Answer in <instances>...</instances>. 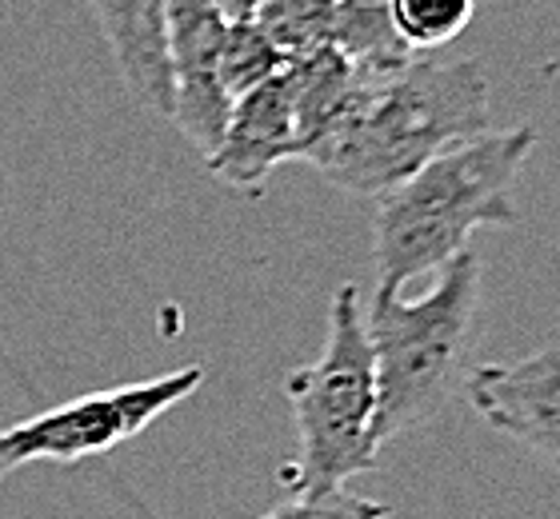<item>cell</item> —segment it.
Instances as JSON below:
<instances>
[{"instance_id": "1", "label": "cell", "mask_w": 560, "mask_h": 519, "mask_svg": "<svg viewBox=\"0 0 560 519\" xmlns=\"http://www.w3.org/2000/svg\"><path fill=\"white\" fill-rule=\"evenodd\" d=\"M489 132V72L477 57L417 52L397 69L357 72L352 93L304 161L352 197H381L405 176Z\"/></svg>"}, {"instance_id": "2", "label": "cell", "mask_w": 560, "mask_h": 519, "mask_svg": "<svg viewBox=\"0 0 560 519\" xmlns=\"http://www.w3.org/2000/svg\"><path fill=\"white\" fill-rule=\"evenodd\" d=\"M537 144L533 128H497L468 137L400 185L376 197L373 260L376 292H400L405 280L441 272L468 252L477 228H513L516 176Z\"/></svg>"}, {"instance_id": "3", "label": "cell", "mask_w": 560, "mask_h": 519, "mask_svg": "<svg viewBox=\"0 0 560 519\" xmlns=\"http://www.w3.org/2000/svg\"><path fill=\"white\" fill-rule=\"evenodd\" d=\"M480 304V256L460 252L420 300L376 292L364 328L376 368V444L429 424L453 400Z\"/></svg>"}, {"instance_id": "4", "label": "cell", "mask_w": 560, "mask_h": 519, "mask_svg": "<svg viewBox=\"0 0 560 519\" xmlns=\"http://www.w3.org/2000/svg\"><path fill=\"white\" fill-rule=\"evenodd\" d=\"M284 396L296 424V460L280 468L292 496L337 492L361 472H373L376 444V368L364 328L361 288L340 284L328 304V335L320 359L284 376Z\"/></svg>"}, {"instance_id": "5", "label": "cell", "mask_w": 560, "mask_h": 519, "mask_svg": "<svg viewBox=\"0 0 560 519\" xmlns=\"http://www.w3.org/2000/svg\"><path fill=\"white\" fill-rule=\"evenodd\" d=\"M200 384H205V368L188 364L152 380L120 384L105 392L77 396L69 404L45 408L0 432V468L9 475L36 460L81 463L89 456H105L125 439H137L152 420H161L168 408L188 400Z\"/></svg>"}, {"instance_id": "6", "label": "cell", "mask_w": 560, "mask_h": 519, "mask_svg": "<svg viewBox=\"0 0 560 519\" xmlns=\"http://www.w3.org/2000/svg\"><path fill=\"white\" fill-rule=\"evenodd\" d=\"M229 16L217 0H168V69H173V120L192 149L209 161L233 113L221 93V64Z\"/></svg>"}, {"instance_id": "7", "label": "cell", "mask_w": 560, "mask_h": 519, "mask_svg": "<svg viewBox=\"0 0 560 519\" xmlns=\"http://www.w3.org/2000/svg\"><path fill=\"white\" fill-rule=\"evenodd\" d=\"M465 396L472 412L528 448L560 475V347L549 344L516 364H485L468 371Z\"/></svg>"}, {"instance_id": "8", "label": "cell", "mask_w": 560, "mask_h": 519, "mask_svg": "<svg viewBox=\"0 0 560 519\" xmlns=\"http://www.w3.org/2000/svg\"><path fill=\"white\" fill-rule=\"evenodd\" d=\"M284 161H301V132H296V116H292L289 84L280 72L277 81L260 84L233 104L221 144L205 164L221 185L253 192Z\"/></svg>"}, {"instance_id": "9", "label": "cell", "mask_w": 560, "mask_h": 519, "mask_svg": "<svg viewBox=\"0 0 560 519\" xmlns=\"http://www.w3.org/2000/svg\"><path fill=\"white\" fill-rule=\"evenodd\" d=\"M125 89L152 116H173L168 0H89Z\"/></svg>"}, {"instance_id": "10", "label": "cell", "mask_w": 560, "mask_h": 519, "mask_svg": "<svg viewBox=\"0 0 560 519\" xmlns=\"http://www.w3.org/2000/svg\"><path fill=\"white\" fill-rule=\"evenodd\" d=\"M284 84H289L292 116H296V132H301V161H304V152L325 137L328 125L349 104L352 64L345 60V52L337 45L316 48L308 57L289 60Z\"/></svg>"}, {"instance_id": "11", "label": "cell", "mask_w": 560, "mask_h": 519, "mask_svg": "<svg viewBox=\"0 0 560 519\" xmlns=\"http://www.w3.org/2000/svg\"><path fill=\"white\" fill-rule=\"evenodd\" d=\"M332 45L357 72H385L405 64L409 52L393 24V0H337Z\"/></svg>"}, {"instance_id": "12", "label": "cell", "mask_w": 560, "mask_h": 519, "mask_svg": "<svg viewBox=\"0 0 560 519\" xmlns=\"http://www.w3.org/2000/svg\"><path fill=\"white\" fill-rule=\"evenodd\" d=\"M248 21L269 36V45L280 57L301 60L316 48L332 45L337 0H260Z\"/></svg>"}, {"instance_id": "13", "label": "cell", "mask_w": 560, "mask_h": 519, "mask_svg": "<svg viewBox=\"0 0 560 519\" xmlns=\"http://www.w3.org/2000/svg\"><path fill=\"white\" fill-rule=\"evenodd\" d=\"M284 69H289V60L269 45V36L260 33L257 24L229 21L221 64H217V81H221V93L229 96V104H236L260 84L277 81Z\"/></svg>"}, {"instance_id": "14", "label": "cell", "mask_w": 560, "mask_h": 519, "mask_svg": "<svg viewBox=\"0 0 560 519\" xmlns=\"http://www.w3.org/2000/svg\"><path fill=\"white\" fill-rule=\"evenodd\" d=\"M477 0H393V24L409 52H444L472 24Z\"/></svg>"}, {"instance_id": "15", "label": "cell", "mask_w": 560, "mask_h": 519, "mask_svg": "<svg viewBox=\"0 0 560 519\" xmlns=\"http://www.w3.org/2000/svg\"><path fill=\"white\" fill-rule=\"evenodd\" d=\"M257 519H388V504L352 496L349 487L320 492V496H289Z\"/></svg>"}, {"instance_id": "16", "label": "cell", "mask_w": 560, "mask_h": 519, "mask_svg": "<svg viewBox=\"0 0 560 519\" xmlns=\"http://www.w3.org/2000/svg\"><path fill=\"white\" fill-rule=\"evenodd\" d=\"M217 4H221V12L229 21H248V16L257 12L260 0H217Z\"/></svg>"}, {"instance_id": "17", "label": "cell", "mask_w": 560, "mask_h": 519, "mask_svg": "<svg viewBox=\"0 0 560 519\" xmlns=\"http://www.w3.org/2000/svg\"><path fill=\"white\" fill-rule=\"evenodd\" d=\"M0 480H4V468H0Z\"/></svg>"}]
</instances>
